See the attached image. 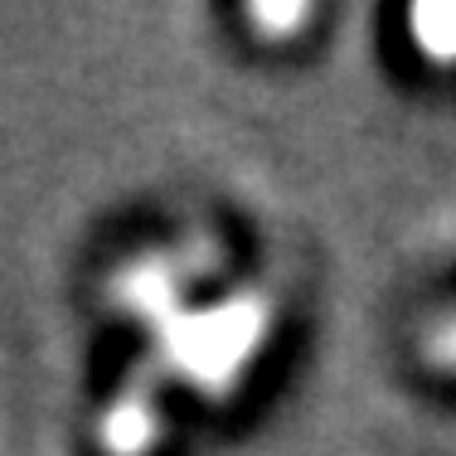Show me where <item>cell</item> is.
<instances>
[{"label": "cell", "mask_w": 456, "mask_h": 456, "mask_svg": "<svg viewBox=\"0 0 456 456\" xmlns=\"http://www.w3.org/2000/svg\"><path fill=\"white\" fill-rule=\"evenodd\" d=\"M273 330V297L267 291H238L214 311H180L156 325V360L166 379H190L204 398L224 403L233 398L243 369L253 364L257 345Z\"/></svg>", "instance_id": "6da1fadb"}, {"label": "cell", "mask_w": 456, "mask_h": 456, "mask_svg": "<svg viewBox=\"0 0 456 456\" xmlns=\"http://www.w3.org/2000/svg\"><path fill=\"white\" fill-rule=\"evenodd\" d=\"M200 267H214V248L209 243H184L175 253H151L126 263L112 281V301L122 311H132L136 321H146L156 330L160 321L184 311V287Z\"/></svg>", "instance_id": "7a4b0ae2"}, {"label": "cell", "mask_w": 456, "mask_h": 456, "mask_svg": "<svg viewBox=\"0 0 456 456\" xmlns=\"http://www.w3.org/2000/svg\"><path fill=\"white\" fill-rule=\"evenodd\" d=\"M160 384L166 374L156 360H146L126 379L117 403L97 422V442L107 456H151V447L160 442Z\"/></svg>", "instance_id": "3957f363"}, {"label": "cell", "mask_w": 456, "mask_h": 456, "mask_svg": "<svg viewBox=\"0 0 456 456\" xmlns=\"http://www.w3.org/2000/svg\"><path fill=\"white\" fill-rule=\"evenodd\" d=\"M412 45L432 63H456V5H418L408 15Z\"/></svg>", "instance_id": "277c9868"}, {"label": "cell", "mask_w": 456, "mask_h": 456, "mask_svg": "<svg viewBox=\"0 0 456 456\" xmlns=\"http://www.w3.org/2000/svg\"><path fill=\"white\" fill-rule=\"evenodd\" d=\"M316 20L311 5H248V25L267 39H287L291 29H306Z\"/></svg>", "instance_id": "5b68a950"}, {"label": "cell", "mask_w": 456, "mask_h": 456, "mask_svg": "<svg viewBox=\"0 0 456 456\" xmlns=\"http://www.w3.org/2000/svg\"><path fill=\"white\" fill-rule=\"evenodd\" d=\"M428 360L442 364V369H456V321L437 325V330L428 335Z\"/></svg>", "instance_id": "8992f818"}]
</instances>
